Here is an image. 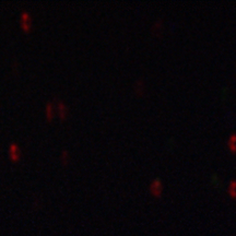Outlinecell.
I'll list each match as a JSON object with an SVG mask.
<instances>
[{
  "mask_svg": "<svg viewBox=\"0 0 236 236\" xmlns=\"http://www.w3.org/2000/svg\"><path fill=\"white\" fill-rule=\"evenodd\" d=\"M163 189H164V186H163V181H161V178L159 177H155L151 181L150 185H149V190H150V194L154 197H161L163 194Z\"/></svg>",
  "mask_w": 236,
  "mask_h": 236,
  "instance_id": "7a4b0ae2",
  "label": "cell"
},
{
  "mask_svg": "<svg viewBox=\"0 0 236 236\" xmlns=\"http://www.w3.org/2000/svg\"><path fill=\"white\" fill-rule=\"evenodd\" d=\"M56 105V111H57L58 116L61 120H65L66 118L68 117V106L66 105V103L63 101H57V103H55Z\"/></svg>",
  "mask_w": 236,
  "mask_h": 236,
  "instance_id": "277c9868",
  "label": "cell"
},
{
  "mask_svg": "<svg viewBox=\"0 0 236 236\" xmlns=\"http://www.w3.org/2000/svg\"><path fill=\"white\" fill-rule=\"evenodd\" d=\"M227 194L231 198H236V179H232L229 183V187H227Z\"/></svg>",
  "mask_w": 236,
  "mask_h": 236,
  "instance_id": "52a82bcc",
  "label": "cell"
},
{
  "mask_svg": "<svg viewBox=\"0 0 236 236\" xmlns=\"http://www.w3.org/2000/svg\"><path fill=\"white\" fill-rule=\"evenodd\" d=\"M8 155H9V159L12 162H18V161L21 160L22 150L20 148V146L18 143H15V142L10 143L9 148H8Z\"/></svg>",
  "mask_w": 236,
  "mask_h": 236,
  "instance_id": "3957f363",
  "label": "cell"
},
{
  "mask_svg": "<svg viewBox=\"0 0 236 236\" xmlns=\"http://www.w3.org/2000/svg\"><path fill=\"white\" fill-rule=\"evenodd\" d=\"M19 24H20V28L24 32L26 33L31 32V30L33 28V20L30 12L26 11V10H23L20 13V15H19Z\"/></svg>",
  "mask_w": 236,
  "mask_h": 236,
  "instance_id": "6da1fadb",
  "label": "cell"
},
{
  "mask_svg": "<svg viewBox=\"0 0 236 236\" xmlns=\"http://www.w3.org/2000/svg\"><path fill=\"white\" fill-rule=\"evenodd\" d=\"M226 146L231 153H236V132H233L229 136L226 141Z\"/></svg>",
  "mask_w": 236,
  "mask_h": 236,
  "instance_id": "8992f818",
  "label": "cell"
},
{
  "mask_svg": "<svg viewBox=\"0 0 236 236\" xmlns=\"http://www.w3.org/2000/svg\"><path fill=\"white\" fill-rule=\"evenodd\" d=\"M44 111H45V118H46V120H48V121L53 120L54 117H55V114H56L55 102H53V101L47 102L46 105H45Z\"/></svg>",
  "mask_w": 236,
  "mask_h": 236,
  "instance_id": "5b68a950",
  "label": "cell"
},
{
  "mask_svg": "<svg viewBox=\"0 0 236 236\" xmlns=\"http://www.w3.org/2000/svg\"><path fill=\"white\" fill-rule=\"evenodd\" d=\"M60 162L63 165H67L70 162V152L67 149H63L60 152Z\"/></svg>",
  "mask_w": 236,
  "mask_h": 236,
  "instance_id": "ba28073f",
  "label": "cell"
}]
</instances>
